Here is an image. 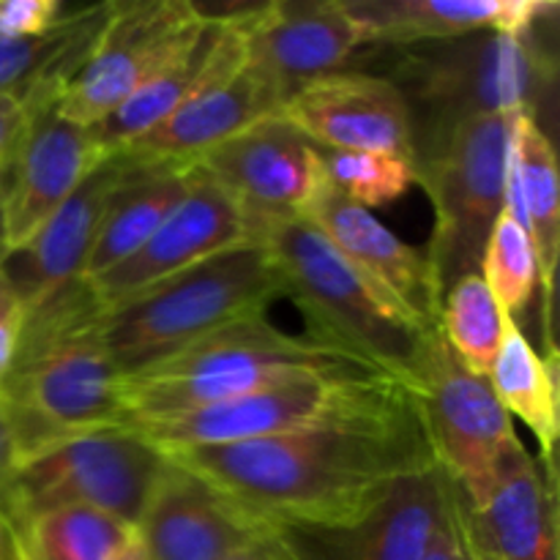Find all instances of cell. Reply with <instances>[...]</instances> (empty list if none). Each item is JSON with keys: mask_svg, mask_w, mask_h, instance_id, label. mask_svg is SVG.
Listing matches in <instances>:
<instances>
[{"mask_svg": "<svg viewBox=\"0 0 560 560\" xmlns=\"http://www.w3.org/2000/svg\"><path fill=\"white\" fill-rule=\"evenodd\" d=\"M162 454L260 523L310 525L355 520L394 481L435 463L410 394L377 413L334 424Z\"/></svg>", "mask_w": 560, "mask_h": 560, "instance_id": "obj_1", "label": "cell"}, {"mask_svg": "<svg viewBox=\"0 0 560 560\" xmlns=\"http://www.w3.org/2000/svg\"><path fill=\"white\" fill-rule=\"evenodd\" d=\"M556 14L552 9L523 33L481 31L370 49L359 58L402 93L413 129V162L479 115L525 113L541 126L558 77L556 47L545 38Z\"/></svg>", "mask_w": 560, "mask_h": 560, "instance_id": "obj_2", "label": "cell"}, {"mask_svg": "<svg viewBox=\"0 0 560 560\" xmlns=\"http://www.w3.org/2000/svg\"><path fill=\"white\" fill-rule=\"evenodd\" d=\"M102 310L85 279L25 306L20 348L0 386L20 459L58 438L120 424V375L102 342Z\"/></svg>", "mask_w": 560, "mask_h": 560, "instance_id": "obj_3", "label": "cell"}, {"mask_svg": "<svg viewBox=\"0 0 560 560\" xmlns=\"http://www.w3.org/2000/svg\"><path fill=\"white\" fill-rule=\"evenodd\" d=\"M312 377L394 381L381 366L331 339L317 334L293 337L271 326L266 315H255L120 377V424L170 419L279 383Z\"/></svg>", "mask_w": 560, "mask_h": 560, "instance_id": "obj_4", "label": "cell"}, {"mask_svg": "<svg viewBox=\"0 0 560 560\" xmlns=\"http://www.w3.org/2000/svg\"><path fill=\"white\" fill-rule=\"evenodd\" d=\"M260 244L271 255L282 295L304 310L312 334L364 355L410 392L427 345L441 328L416 320L306 219L279 224Z\"/></svg>", "mask_w": 560, "mask_h": 560, "instance_id": "obj_5", "label": "cell"}, {"mask_svg": "<svg viewBox=\"0 0 560 560\" xmlns=\"http://www.w3.org/2000/svg\"><path fill=\"white\" fill-rule=\"evenodd\" d=\"M282 295L260 241H244L102 310V342L120 377L156 364L224 326L266 315Z\"/></svg>", "mask_w": 560, "mask_h": 560, "instance_id": "obj_6", "label": "cell"}, {"mask_svg": "<svg viewBox=\"0 0 560 560\" xmlns=\"http://www.w3.org/2000/svg\"><path fill=\"white\" fill-rule=\"evenodd\" d=\"M164 468V454L129 427L58 438L22 457L0 485V520L16 530L44 512L85 506L137 528Z\"/></svg>", "mask_w": 560, "mask_h": 560, "instance_id": "obj_7", "label": "cell"}, {"mask_svg": "<svg viewBox=\"0 0 560 560\" xmlns=\"http://www.w3.org/2000/svg\"><path fill=\"white\" fill-rule=\"evenodd\" d=\"M517 115L465 120L446 140L416 159V184H421L435 208V228L424 255L441 306L459 279L481 273L487 238L506 202L509 148Z\"/></svg>", "mask_w": 560, "mask_h": 560, "instance_id": "obj_8", "label": "cell"}, {"mask_svg": "<svg viewBox=\"0 0 560 560\" xmlns=\"http://www.w3.org/2000/svg\"><path fill=\"white\" fill-rule=\"evenodd\" d=\"M408 397L394 381H293L260 388L228 402L208 405L170 419L131 421L129 427L156 448L224 446L282 432L310 430L355 416L377 413Z\"/></svg>", "mask_w": 560, "mask_h": 560, "instance_id": "obj_9", "label": "cell"}, {"mask_svg": "<svg viewBox=\"0 0 560 560\" xmlns=\"http://www.w3.org/2000/svg\"><path fill=\"white\" fill-rule=\"evenodd\" d=\"M432 459L463 501L474 503L492 487L506 448L517 441L485 375L454 355L441 331L432 334L410 386Z\"/></svg>", "mask_w": 560, "mask_h": 560, "instance_id": "obj_10", "label": "cell"}, {"mask_svg": "<svg viewBox=\"0 0 560 560\" xmlns=\"http://www.w3.org/2000/svg\"><path fill=\"white\" fill-rule=\"evenodd\" d=\"M202 25L189 0L113 3L91 55L58 96V113L80 126L102 124L184 52Z\"/></svg>", "mask_w": 560, "mask_h": 560, "instance_id": "obj_11", "label": "cell"}, {"mask_svg": "<svg viewBox=\"0 0 560 560\" xmlns=\"http://www.w3.org/2000/svg\"><path fill=\"white\" fill-rule=\"evenodd\" d=\"M195 164L233 200L252 241L299 219L326 175L320 148L282 115L230 137Z\"/></svg>", "mask_w": 560, "mask_h": 560, "instance_id": "obj_12", "label": "cell"}, {"mask_svg": "<svg viewBox=\"0 0 560 560\" xmlns=\"http://www.w3.org/2000/svg\"><path fill=\"white\" fill-rule=\"evenodd\" d=\"M446 503V476L435 463L402 476L386 495L348 523H266L277 560H424Z\"/></svg>", "mask_w": 560, "mask_h": 560, "instance_id": "obj_13", "label": "cell"}, {"mask_svg": "<svg viewBox=\"0 0 560 560\" xmlns=\"http://www.w3.org/2000/svg\"><path fill=\"white\" fill-rule=\"evenodd\" d=\"M104 156L107 151L91 126L58 113V98L33 107L14 153L0 170L5 249L25 246Z\"/></svg>", "mask_w": 560, "mask_h": 560, "instance_id": "obj_14", "label": "cell"}, {"mask_svg": "<svg viewBox=\"0 0 560 560\" xmlns=\"http://www.w3.org/2000/svg\"><path fill=\"white\" fill-rule=\"evenodd\" d=\"M547 476L520 441L503 454L495 481L479 501L454 492L459 528L474 560H558L556 463Z\"/></svg>", "mask_w": 560, "mask_h": 560, "instance_id": "obj_15", "label": "cell"}, {"mask_svg": "<svg viewBox=\"0 0 560 560\" xmlns=\"http://www.w3.org/2000/svg\"><path fill=\"white\" fill-rule=\"evenodd\" d=\"M238 31L246 66L279 88L284 102L306 82L345 71L366 49L342 0H266Z\"/></svg>", "mask_w": 560, "mask_h": 560, "instance_id": "obj_16", "label": "cell"}, {"mask_svg": "<svg viewBox=\"0 0 560 560\" xmlns=\"http://www.w3.org/2000/svg\"><path fill=\"white\" fill-rule=\"evenodd\" d=\"M279 115L323 151L392 153L413 162L408 104L372 71H334L306 82Z\"/></svg>", "mask_w": 560, "mask_h": 560, "instance_id": "obj_17", "label": "cell"}, {"mask_svg": "<svg viewBox=\"0 0 560 560\" xmlns=\"http://www.w3.org/2000/svg\"><path fill=\"white\" fill-rule=\"evenodd\" d=\"M244 241L252 238L238 208L195 164L189 191L162 228L135 255L85 282L107 310Z\"/></svg>", "mask_w": 560, "mask_h": 560, "instance_id": "obj_18", "label": "cell"}, {"mask_svg": "<svg viewBox=\"0 0 560 560\" xmlns=\"http://www.w3.org/2000/svg\"><path fill=\"white\" fill-rule=\"evenodd\" d=\"M262 534L266 523L170 459L137 523L148 560H224Z\"/></svg>", "mask_w": 560, "mask_h": 560, "instance_id": "obj_19", "label": "cell"}, {"mask_svg": "<svg viewBox=\"0 0 560 560\" xmlns=\"http://www.w3.org/2000/svg\"><path fill=\"white\" fill-rule=\"evenodd\" d=\"M131 164L135 159L129 153H107L25 246L5 252L0 271L16 290L22 304L31 306L52 290L82 279L104 213L129 175Z\"/></svg>", "mask_w": 560, "mask_h": 560, "instance_id": "obj_20", "label": "cell"}, {"mask_svg": "<svg viewBox=\"0 0 560 560\" xmlns=\"http://www.w3.org/2000/svg\"><path fill=\"white\" fill-rule=\"evenodd\" d=\"M301 219L315 224L353 266H359L377 288L399 301L427 328H438L441 295L432 279L424 249L405 244L372 211L350 202L323 175L320 186L306 202Z\"/></svg>", "mask_w": 560, "mask_h": 560, "instance_id": "obj_21", "label": "cell"}, {"mask_svg": "<svg viewBox=\"0 0 560 560\" xmlns=\"http://www.w3.org/2000/svg\"><path fill=\"white\" fill-rule=\"evenodd\" d=\"M282 104L284 93L244 63L238 74L197 93L120 151L145 162H195L230 137L279 115Z\"/></svg>", "mask_w": 560, "mask_h": 560, "instance_id": "obj_22", "label": "cell"}, {"mask_svg": "<svg viewBox=\"0 0 560 560\" xmlns=\"http://www.w3.org/2000/svg\"><path fill=\"white\" fill-rule=\"evenodd\" d=\"M366 49L498 31L523 33L558 9L545 0H342Z\"/></svg>", "mask_w": 560, "mask_h": 560, "instance_id": "obj_23", "label": "cell"}, {"mask_svg": "<svg viewBox=\"0 0 560 560\" xmlns=\"http://www.w3.org/2000/svg\"><path fill=\"white\" fill-rule=\"evenodd\" d=\"M244 63V36H241L238 27L202 25L200 36L184 52H178L164 69H159L109 118L91 126L98 145L113 153L129 142L140 140L145 131L162 124L167 115L184 107L197 93L238 74Z\"/></svg>", "mask_w": 560, "mask_h": 560, "instance_id": "obj_24", "label": "cell"}, {"mask_svg": "<svg viewBox=\"0 0 560 560\" xmlns=\"http://www.w3.org/2000/svg\"><path fill=\"white\" fill-rule=\"evenodd\" d=\"M135 159V156H131ZM195 180V162H145L135 159L115 191L82 279H93L135 255L175 211Z\"/></svg>", "mask_w": 560, "mask_h": 560, "instance_id": "obj_25", "label": "cell"}, {"mask_svg": "<svg viewBox=\"0 0 560 560\" xmlns=\"http://www.w3.org/2000/svg\"><path fill=\"white\" fill-rule=\"evenodd\" d=\"M113 3H96L66 16L38 38H0V93H16L27 109L55 102L91 55Z\"/></svg>", "mask_w": 560, "mask_h": 560, "instance_id": "obj_26", "label": "cell"}, {"mask_svg": "<svg viewBox=\"0 0 560 560\" xmlns=\"http://www.w3.org/2000/svg\"><path fill=\"white\" fill-rule=\"evenodd\" d=\"M512 164L514 173H517L525 219H528L536 271H539L547 350H556V342H552V290H556L560 246V175L550 135L525 113H520L512 126Z\"/></svg>", "mask_w": 560, "mask_h": 560, "instance_id": "obj_27", "label": "cell"}, {"mask_svg": "<svg viewBox=\"0 0 560 560\" xmlns=\"http://www.w3.org/2000/svg\"><path fill=\"white\" fill-rule=\"evenodd\" d=\"M487 381L503 410L517 416L539 438L541 459L550 463L558 438V350L539 359L517 320L506 315L501 348Z\"/></svg>", "mask_w": 560, "mask_h": 560, "instance_id": "obj_28", "label": "cell"}, {"mask_svg": "<svg viewBox=\"0 0 560 560\" xmlns=\"http://www.w3.org/2000/svg\"><path fill=\"white\" fill-rule=\"evenodd\" d=\"M16 560H109L137 539L135 525L85 506H66L11 530Z\"/></svg>", "mask_w": 560, "mask_h": 560, "instance_id": "obj_29", "label": "cell"}, {"mask_svg": "<svg viewBox=\"0 0 560 560\" xmlns=\"http://www.w3.org/2000/svg\"><path fill=\"white\" fill-rule=\"evenodd\" d=\"M506 315L492 299L481 273H468L446 293L438 317L443 339L459 361L476 375H490L503 337Z\"/></svg>", "mask_w": 560, "mask_h": 560, "instance_id": "obj_30", "label": "cell"}, {"mask_svg": "<svg viewBox=\"0 0 560 560\" xmlns=\"http://www.w3.org/2000/svg\"><path fill=\"white\" fill-rule=\"evenodd\" d=\"M481 279L490 288L503 315H509L512 320L530 304L536 284H539L528 230L506 208L495 219V228L487 238L485 257H481Z\"/></svg>", "mask_w": 560, "mask_h": 560, "instance_id": "obj_31", "label": "cell"}, {"mask_svg": "<svg viewBox=\"0 0 560 560\" xmlns=\"http://www.w3.org/2000/svg\"><path fill=\"white\" fill-rule=\"evenodd\" d=\"M320 162L328 184L361 208L397 202L416 184V164L392 153L323 151Z\"/></svg>", "mask_w": 560, "mask_h": 560, "instance_id": "obj_32", "label": "cell"}, {"mask_svg": "<svg viewBox=\"0 0 560 560\" xmlns=\"http://www.w3.org/2000/svg\"><path fill=\"white\" fill-rule=\"evenodd\" d=\"M66 16L69 14L58 0H0V38H38L58 27Z\"/></svg>", "mask_w": 560, "mask_h": 560, "instance_id": "obj_33", "label": "cell"}, {"mask_svg": "<svg viewBox=\"0 0 560 560\" xmlns=\"http://www.w3.org/2000/svg\"><path fill=\"white\" fill-rule=\"evenodd\" d=\"M22 323H25V304H22L16 290L11 288V282L0 271V386L9 377L11 364H14Z\"/></svg>", "mask_w": 560, "mask_h": 560, "instance_id": "obj_34", "label": "cell"}, {"mask_svg": "<svg viewBox=\"0 0 560 560\" xmlns=\"http://www.w3.org/2000/svg\"><path fill=\"white\" fill-rule=\"evenodd\" d=\"M424 560H474L470 558L468 545H465L463 528H459L457 509H454L452 487L446 479V503H443L441 520H438V528L432 534L430 547H427Z\"/></svg>", "mask_w": 560, "mask_h": 560, "instance_id": "obj_35", "label": "cell"}, {"mask_svg": "<svg viewBox=\"0 0 560 560\" xmlns=\"http://www.w3.org/2000/svg\"><path fill=\"white\" fill-rule=\"evenodd\" d=\"M27 115L31 109H27L25 98H20L16 93H0V170L5 167L20 142L27 126Z\"/></svg>", "mask_w": 560, "mask_h": 560, "instance_id": "obj_36", "label": "cell"}, {"mask_svg": "<svg viewBox=\"0 0 560 560\" xmlns=\"http://www.w3.org/2000/svg\"><path fill=\"white\" fill-rule=\"evenodd\" d=\"M16 463H20V443H16V432L14 424H11V413L5 408L3 394H0V485L9 479Z\"/></svg>", "mask_w": 560, "mask_h": 560, "instance_id": "obj_37", "label": "cell"}, {"mask_svg": "<svg viewBox=\"0 0 560 560\" xmlns=\"http://www.w3.org/2000/svg\"><path fill=\"white\" fill-rule=\"evenodd\" d=\"M224 560H277V558H273V552L268 550L266 539H260V541H255V545L244 547V550L233 552V556L224 558Z\"/></svg>", "mask_w": 560, "mask_h": 560, "instance_id": "obj_38", "label": "cell"}, {"mask_svg": "<svg viewBox=\"0 0 560 560\" xmlns=\"http://www.w3.org/2000/svg\"><path fill=\"white\" fill-rule=\"evenodd\" d=\"M0 560H16L14 539H11V530L5 528L3 520H0Z\"/></svg>", "mask_w": 560, "mask_h": 560, "instance_id": "obj_39", "label": "cell"}, {"mask_svg": "<svg viewBox=\"0 0 560 560\" xmlns=\"http://www.w3.org/2000/svg\"><path fill=\"white\" fill-rule=\"evenodd\" d=\"M5 217H3V189H0V260L5 255Z\"/></svg>", "mask_w": 560, "mask_h": 560, "instance_id": "obj_40", "label": "cell"}]
</instances>
